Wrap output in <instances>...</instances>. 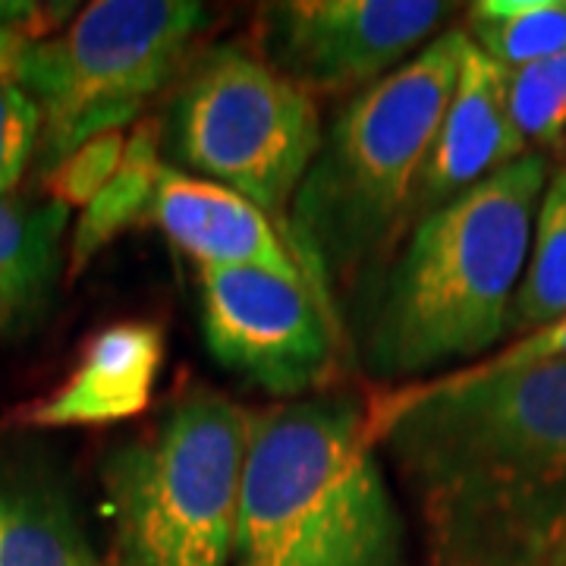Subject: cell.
I'll list each match as a JSON object with an SVG mask.
<instances>
[{"mask_svg": "<svg viewBox=\"0 0 566 566\" xmlns=\"http://www.w3.org/2000/svg\"><path fill=\"white\" fill-rule=\"evenodd\" d=\"M560 148H564V151H566V136H564V145H560Z\"/></svg>", "mask_w": 566, "mask_h": 566, "instance_id": "cell-23", "label": "cell"}, {"mask_svg": "<svg viewBox=\"0 0 566 566\" xmlns=\"http://www.w3.org/2000/svg\"><path fill=\"white\" fill-rule=\"evenodd\" d=\"M453 7L434 0H283L255 17V54L315 95L363 92L441 35Z\"/></svg>", "mask_w": 566, "mask_h": 566, "instance_id": "cell-9", "label": "cell"}, {"mask_svg": "<svg viewBox=\"0 0 566 566\" xmlns=\"http://www.w3.org/2000/svg\"><path fill=\"white\" fill-rule=\"evenodd\" d=\"M463 32L504 70L566 51V0H479L465 7Z\"/></svg>", "mask_w": 566, "mask_h": 566, "instance_id": "cell-16", "label": "cell"}, {"mask_svg": "<svg viewBox=\"0 0 566 566\" xmlns=\"http://www.w3.org/2000/svg\"><path fill=\"white\" fill-rule=\"evenodd\" d=\"M506 104L528 151L560 148L566 136V51L506 70Z\"/></svg>", "mask_w": 566, "mask_h": 566, "instance_id": "cell-18", "label": "cell"}, {"mask_svg": "<svg viewBox=\"0 0 566 566\" xmlns=\"http://www.w3.org/2000/svg\"><path fill=\"white\" fill-rule=\"evenodd\" d=\"M41 111L17 82L0 80V196H13L39 155Z\"/></svg>", "mask_w": 566, "mask_h": 566, "instance_id": "cell-20", "label": "cell"}, {"mask_svg": "<svg viewBox=\"0 0 566 566\" xmlns=\"http://www.w3.org/2000/svg\"><path fill=\"white\" fill-rule=\"evenodd\" d=\"M230 566H409L365 400L331 390L252 409Z\"/></svg>", "mask_w": 566, "mask_h": 566, "instance_id": "cell-4", "label": "cell"}, {"mask_svg": "<svg viewBox=\"0 0 566 566\" xmlns=\"http://www.w3.org/2000/svg\"><path fill=\"white\" fill-rule=\"evenodd\" d=\"M70 208L0 196V334L39 318L61 274Z\"/></svg>", "mask_w": 566, "mask_h": 566, "instance_id": "cell-14", "label": "cell"}, {"mask_svg": "<svg viewBox=\"0 0 566 566\" xmlns=\"http://www.w3.org/2000/svg\"><path fill=\"white\" fill-rule=\"evenodd\" d=\"M148 221L199 268H259L305 283L283 233L259 205L174 164L158 170Z\"/></svg>", "mask_w": 566, "mask_h": 566, "instance_id": "cell-11", "label": "cell"}, {"mask_svg": "<svg viewBox=\"0 0 566 566\" xmlns=\"http://www.w3.org/2000/svg\"><path fill=\"white\" fill-rule=\"evenodd\" d=\"M547 566H566V542L551 551V557H547Z\"/></svg>", "mask_w": 566, "mask_h": 566, "instance_id": "cell-22", "label": "cell"}, {"mask_svg": "<svg viewBox=\"0 0 566 566\" xmlns=\"http://www.w3.org/2000/svg\"><path fill=\"white\" fill-rule=\"evenodd\" d=\"M526 151L528 145L513 126L506 104V70L469 41L453 98L424 155L406 214V233L412 223L460 199Z\"/></svg>", "mask_w": 566, "mask_h": 566, "instance_id": "cell-10", "label": "cell"}, {"mask_svg": "<svg viewBox=\"0 0 566 566\" xmlns=\"http://www.w3.org/2000/svg\"><path fill=\"white\" fill-rule=\"evenodd\" d=\"M252 409L192 387L107 453L111 566H230Z\"/></svg>", "mask_w": 566, "mask_h": 566, "instance_id": "cell-5", "label": "cell"}, {"mask_svg": "<svg viewBox=\"0 0 566 566\" xmlns=\"http://www.w3.org/2000/svg\"><path fill=\"white\" fill-rule=\"evenodd\" d=\"M431 566H545V564L501 560V557H450V560H431Z\"/></svg>", "mask_w": 566, "mask_h": 566, "instance_id": "cell-21", "label": "cell"}, {"mask_svg": "<svg viewBox=\"0 0 566 566\" xmlns=\"http://www.w3.org/2000/svg\"><path fill=\"white\" fill-rule=\"evenodd\" d=\"M566 315V167L547 177L535 211L523 283L510 315L513 334H528Z\"/></svg>", "mask_w": 566, "mask_h": 566, "instance_id": "cell-17", "label": "cell"}, {"mask_svg": "<svg viewBox=\"0 0 566 566\" xmlns=\"http://www.w3.org/2000/svg\"><path fill=\"white\" fill-rule=\"evenodd\" d=\"M202 337L211 359L277 400H305L334 381L340 324L308 283L259 268H199Z\"/></svg>", "mask_w": 566, "mask_h": 566, "instance_id": "cell-8", "label": "cell"}, {"mask_svg": "<svg viewBox=\"0 0 566 566\" xmlns=\"http://www.w3.org/2000/svg\"><path fill=\"white\" fill-rule=\"evenodd\" d=\"M368 438L419 506L431 560L547 566L566 542V363L381 390Z\"/></svg>", "mask_w": 566, "mask_h": 566, "instance_id": "cell-1", "label": "cell"}, {"mask_svg": "<svg viewBox=\"0 0 566 566\" xmlns=\"http://www.w3.org/2000/svg\"><path fill=\"white\" fill-rule=\"evenodd\" d=\"M0 566H102L76 504L41 463H0Z\"/></svg>", "mask_w": 566, "mask_h": 566, "instance_id": "cell-13", "label": "cell"}, {"mask_svg": "<svg viewBox=\"0 0 566 566\" xmlns=\"http://www.w3.org/2000/svg\"><path fill=\"white\" fill-rule=\"evenodd\" d=\"M547 177L545 155L526 151L409 227L363 290L359 363L375 381L463 368L504 340Z\"/></svg>", "mask_w": 566, "mask_h": 566, "instance_id": "cell-2", "label": "cell"}, {"mask_svg": "<svg viewBox=\"0 0 566 566\" xmlns=\"http://www.w3.org/2000/svg\"><path fill=\"white\" fill-rule=\"evenodd\" d=\"M161 129L164 161L245 196L286 240L296 189L324 139L308 92L240 41L211 44L182 70Z\"/></svg>", "mask_w": 566, "mask_h": 566, "instance_id": "cell-6", "label": "cell"}, {"mask_svg": "<svg viewBox=\"0 0 566 566\" xmlns=\"http://www.w3.org/2000/svg\"><path fill=\"white\" fill-rule=\"evenodd\" d=\"M164 164V129L158 117H145L126 136V151L117 174L102 192L82 208L70 237V277H80L92 259L104 252L120 233L148 221L155 202L158 170Z\"/></svg>", "mask_w": 566, "mask_h": 566, "instance_id": "cell-15", "label": "cell"}, {"mask_svg": "<svg viewBox=\"0 0 566 566\" xmlns=\"http://www.w3.org/2000/svg\"><path fill=\"white\" fill-rule=\"evenodd\" d=\"M123 151H126V136L123 133H104V136H95V139L80 145L73 155H66L44 177L48 199L70 208V211L85 208L107 186V180L117 174Z\"/></svg>", "mask_w": 566, "mask_h": 566, "instance_id": "cell-19", "label": "cell"}, {"mask_svg": "<svg viewBox=\"0 0 566 566\" xmlns=\"http://www.w3.org/2000/svg\"><path fill=\"white\" fill-rule=\"evenodd\" d=\"M465 44L463 29H447L390 76L356 92L324 129L296 189L286 243L337 324L340 293L375 281L406 237L409 202L453 98Z\"/></svg>", "mask_w": 566, "mask_h": 566, "instance_id": "cell-3", "label": "cell"}, {"mask_svg": "<svg viewBox=\"0 0 566 566\" xmlns=\"http://www.w3.org/2000/svg\"><path fill=\"white\" fill-rule=\"evenodd\" d=\"M167 337L158 322L129 318L98 331L80 363L48 397L13 412L22 428H102L142 416L164 368Z\"/></svg>", "mask_w": 566, "mask_h": 566, "instance_id": "cell-12", "label": "cell"}, {"mask_svg": "<svg viewBox=\"0 0 566 566\" xmlns=\"http://www.w3.org/2000/svg\"><path fill=\"white\" fill-rule=\"evenodd\" d=\"M208 25L192 0H98L61 39L32 44L20 88L41 111V177L104 133H123L151 95L180 80Z\"/></svg>", "mask_w": 566, "mask_h": 566, "instance_id": "cell-7", "label": "cell"}]
</instances>
